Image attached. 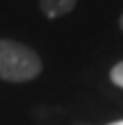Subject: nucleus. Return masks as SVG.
<instances>
[{
  "mask_svg": "<svg viewBox=\"0 0 123 125\" xmlns=\"http://www.w3.org/2000/svg\"><path fill=\"white\" fill-rule=\"evenodd\" d=\"M110 81L114 83L116 86L123 88V61L114 64V68L110 70Z\"/></svg>",
  "mask_w": 123,
  "mask_h": 125,
  "instance_id": "obj_3",
  "label": "nucleus"
},
{
  "mask_svg": "<svg viewBox=\"0 0 123 125\" xmlns=\"http://www.w3.org/2000/svg\"><path fill=\"white\" fill-rule=\"evenodd\" d=\"M108 125H123V120H119V121H112V123H108Z\"/></svg>",
  "mask_w": 123,
  "mask_h": 125,
  "instance_id": "obj_4",
  "label": "nucleus"
},
{
  "mask_svg": "<svg viewBox=\"0 0 123 125\" xmlns=\"http://www.w3.org/2000/svg\"><path fill=\"white\" fill-rule=\"evenodd\" d=\"M119 28H121V31H123V15H121V19H119Z\"/></svg>",
  "mask_w": 123,
  "mask_h": 125,
  "instance_id": "obj_5",
  "label": "nucleus"
},
{
  "mask_svg": "<svg viewBox=\"0 0 123 125\" xmlns=\"http://www.w3.org/2000/svg\"><path fill=\"white\" fill-rule=\"evenodd\" d=\"M77 0H41V9L48 19H57L75 8Z\"/></svg>",
  "mask_w": 123,
  "mask_h": 125,
  "instance_id": "obj_2",
  "label": "nucleus"
},
{
  "mask_svg": "<svg viewBox=\"0 0 123 125\" xmlns=\"http://www.w3.org/2000/svg\"><path fill=\"white\" fill-rule=\"evenodd\" d=\"M42 72L41 57L26 44L0 39V79L26 83Z\"/></svg>",
  "mask_w": 123,
  "mask_h": 125,
  "instance_id": "obj_1",
  "label": "nucleus"
}]
</instances>
